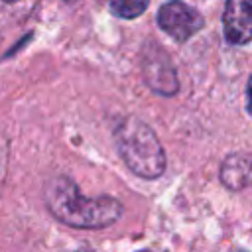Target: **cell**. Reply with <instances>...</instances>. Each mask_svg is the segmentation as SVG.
Wrapping results in <instances>:
<instances>
[{
  "mask_svg": "<svg viewBox=\"0 0 252 252\" xmlns=\"http://www.w3.org/2000/svg\"><path fill=\"white\" fill-rule=\"evenodd\" d=\"M47 211L63 224L73 228H104L122 217V203L110 195L85 197L65 175L51 177L43 187Z\"/></svg>",
  "mask_w": 252,
  "mask_h": 252,
  "instance_id": "cell-1",
  "label": "cell"
},
{
  "mask_svg": "<svg viewBox=\"0 0 252 252\" xmlns=\"http://www.w3.org/2000/svg\"><path fill=\"white\" fill-rule=\"evenodd\" d=\"M114 146L124 165L142 179H158L165 171V152L156 132L140 118H122L114 128Z\"/></svg>",
  "mask_w": 252,
  "mask_h": 252,
  "instance_id": "cell-2",
  "label": "cell"
},
{
  "mask_svg": "<svg viewBox=\"0 0 252 252\" xmlns=\"http://www.w3.org/2000/svg\"><path fill=\"white\" fill-rule=\"evenodd\" d=\"M142 79L161 96H173L179 91V79L169 53L154 41L142 47Z\"/></svg>",
  "mask_w": 252,
  "mask_h": 252,
  "instance_id": "cell-3",
  "label": "cell"
},
{
  "mask_svg": "<svg viewBox=\"0 0 252 252\" xmlns=\"http://www.w3.org/2000/svg\"><path fill=\"white\" fill-rule=\"evenodd\" d=\"M158 28L177 43L189 41L205 28V18L193 6L183 0H167L159 6L156 16Z\"/></svg>",
  "mask_w": 252,
  "mask_h": 252,
  "instance_id": "cell-4",
  "label": "cell"
},
{
  "mask_svg": "<svg viewBox=\"0 0 252 252\" xmlns=\"http://www.w3.org/2000/svg\"><path fill=\"white\" fill-rule=\"evenodd\" d=\"M222 33L230 45H248L252 39V0H226Z\"/></svg>",
  "mask_w": 252,
  "mask_h": 252,
  "instance_id": "cell-5",
  "label": "cell"
},
{
  "mask_svg": "<svg viewBox=\"0 0 252 252\" xmlns=\"http://www.w3.org/2000/svg\"><path fill=\"white\" fill-rule=\"evenodd\" d=\"M220 183L230 191H242L248 187L252 179V161L248 152H232L228 154L219 167Z\"/></svg>",
  "mask_w": 252,
  "mask_h": 252,
  "instance_id": "cell-6",
  "label": "cell"
},
{
  "mask_svg": "<svg viewBox=\"0 0 252 252\" xmlns=\"http://www.w3.org/2000/svg\"><path fill=\"white\" fill-rule=\"evenodd\" d=\"M150 6V0H110L108 10L112 16L122 20H134L142 16Z\"/></svg>",
  "mask_w": 252,
  "mask_h": 252,
  "instance_id": "cell-7",
  "label": "cell"
},
{
  "mask_svg": "<svg viewBox=\"0 0 252 252\" xmlns=\"http://www.w3.org/2000/svg\"><path fill=\"white\" fill-rule=\"evenodd\" d=\"M4 2H8V4H14V2H20V0H4Z\"/></svg>",
  "mask_w": 252,
  "mask_h": 252,
  "instance_id": "cell-8",
  "label": "cell"
},
{
  "mask_svg": "<svg viewBox=\"0 0 252 252\" xmlns=\"http://www.w3.org/2000/svg\"><path fill=\"white\" fill-rule=\"evenodd\" d=\"M142 252H154V250H142Z\"/></svg>",
  "mask_w": 252,
  "mask_h": 252,
  "instance_id": "cell-9",
  "label": "cell"
},
{
  "mask_svg": "<svg viewBox=\"0 0 252 252\" xmlns=\"http://www.w3.org/2000/svg\"><path fill=\"white\" fill-rule=\"evenodd\" d=\"M67 2H75V0H67Z\"/></svg>",
  "mask_w": 252,
  "mask_h": 252,
  "instance_id": "cell-10",
  "label": "cell"
}]
</instances>
